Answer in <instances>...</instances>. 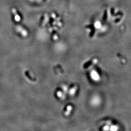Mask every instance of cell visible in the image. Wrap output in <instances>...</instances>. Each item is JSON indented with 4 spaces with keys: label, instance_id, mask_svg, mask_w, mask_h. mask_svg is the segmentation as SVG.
<instances>
[{
    "label": "cell",
    "instance_id": "cell-4",
    "mask_svg": "<svg viewBox=\"0 0 131 131\" xmlns=\"http://www.w3.org/2000/svg\"><path fill=\"white\" fill-rule=\"evenodd\" d=\"M110 128V130L111 131H117L118 130V127L116 125H112Z\"/></svg>",
    "mask_w": 131,
    "mask_h": 131
},
{
    "label": "cell",
    "instance_id": "cell-2",
    "mask_svg": "<svg viewBox=\"0 0 131 131\" xmlns=\"http://www.w3.org/2000/svg\"><path fill=\"white\" fill-rule=\"evenodd\" d=\"M92 104L94 106H97L100 104V99L98 96H95L92 98L91 101Z\"/></svg>",
    "mask_w": 131,
    "mask_h": 131
},
{
    "label": "cell",
    "instance_id": "cell-3",
    "mask_svg": "<svg viewBox=\"0 0 131 131\" xmlns=\"http://www.w3.org/2000/svg\"><path fill=\"white\" fill-rule=\"evenodd\" d=\"M13 14H14V15H15L14 17H15V21H17V22L20 21V17L17 14L16 10L15 9H13Z\"/></svg>",
    "mask_w": 131,
    "mask_h": 131
},
{
    "label": "cell",
    "instance_id": "cell-1",
    "mask_svg": "<svg viewBox=\"0 0 131 131\" xmlns=\"http://www.w3.org/2000/svg\"><path fill=\"white\" fill-rule=\"evenodd\" d=\"M90 77L95 82H98L100 79V75L99 73L95 70H93L90 73Z\"/></svg>",
    "mask_w": 131,
    "mask_h": 131
}]
</instances>
